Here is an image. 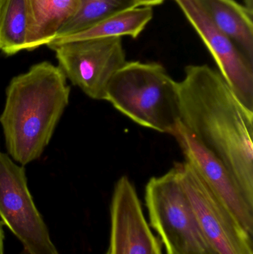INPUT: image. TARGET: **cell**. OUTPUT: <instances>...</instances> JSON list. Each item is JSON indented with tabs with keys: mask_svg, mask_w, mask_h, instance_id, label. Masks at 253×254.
I'll return each mask as SVG.
<instances>
[{
	"mask_svg": "<svg viewBox=\"0 0 253 254\" xmlns=\"http://www.w3.org/2000/svg\"><path fill=\"white\" fill-rule=\"evenodd\" d=\"M215 60L220 74L241 101L253 110V64L212 22L198 0H172Z\"/></svg>",
	"mask_w": 253,
	"mask_h": 254,
	"instance_id": "8",
	"label": "cell"
},
{
	"mask_svg": "<svg viewBox=\"0 0 253 254\" xmlns=\"http://www.w3.org/2000/svg\"><path fill=\"white\" fill-rule=\"evenodd\" d=\"M152 18V7L134 6L116 12L80 32L53 40L49 44L89 39L122 38L124 36L135 39L145 29Z\"/></svg>",
	"mask_w": 253,
	"mask_h": 254,
	"instance_id": "13",
	"label": "cell"
},
{
	"mask_svg": "<svg viewBox=\"0 0 253 254\" xmlns=\"http://www.w3.org/2000/svg\"><path fill=\"white\" fill-rule=\"evenodd\" d=\"M105 254H108V252H107L106 253H105Z\"/></svg>",
	"mask_w": 253,
	"mask_h": 254,
	"instance_id": "18",
	"label": "cell"
},
{
	"mask_svg": "<svg viewBox=\"0 0 253 254\" xmlns=\"http://www.w3.org/2000/svg\"><path fill=\"white\" fill-rule=\"evenodd\" d=\"M108 254H163L144 215L136 188L127 176L114 185Z\"/></svg>",
	"mask_w": 253,
	"mask_h": 254,
	"instance_id": "9",
	"label": "cell"
},
{
	"mask_svg": "<svg viewBox=\"0 0 253 254\" xmlns=\"http://www.w3.org/2000/svg\"><path fill=\"white\" fill-rule=\"evenodd\" d=\"M134 6H137L134 0H80L78 11L59 30L54 40L80 32L116 12Z\"/></svg>",
	"mask_w": 253,
	"mask_h": 254,
	"instance_id": "15",
	"label": "cell"
},
{
	"mask_svg": "<svg viewBox=\"0 0 253 254\" xmlns=\"http://www.w3.org/2000/svg\"><path fill=\"white\" fill-rule=\"evenodd\" d=\"M175 165L202 233L214 252L217 254H253V237L194 167L186 161Z\"/></svg>",
	"mask_w": 253,
	"mask_h": 254,
	"instance_id": "7",
	"label": "cell"
},
{
	"mask_svg": "<svg viewBox=\"0 0 253 254\" xmlns=\"http://www.w3.org/2000/svg\"><path fill=\"white\" fill-rule=\"evenodd\" d=\"M25 49L35 50L54 40L59 30L78 11L80 0H25Z\"/></svg>",
	"mask_w": 253,
	"mask_h": 254,
	"instance_id": "11",
	"label": "cell"
},
{
	"mask_svg": "<svg viewBox=\"0 0 253 254\" xmlns=\"http://www.w3.org/2000/svg\"><path fill=\"white\" fill-rule=\"evenodd\" d=\"M47 46L55 52L58 66L66 78L88 97L98 101H105L110 81L126 63L121 37L51 43Z\"/></svg>",
	"mask_w": 253,
	"mask_h": 254,
	"instance_id": "5",
	"label": "cell"
},
{
	"mask_svg": "<svg viewBox=\"0 0 253 254\" xmlns=\"http://www.w3.org/2000/svg\"><path fill=\"white\" fill-rule=\"evenodd\" d=\"M178 90L180 123L224 164L253 205V110L205 64L187 65Z\"/></svg>",
	"mask_w": 253,
	"mask_h": 254,
	"instance_id": "1",
	"label": "cell"
},
{
	"mask_svg": "<svg viewBox=\"0 0 253 254\" xmlns=\"http://www.w3.org/2000/svg\"><path fill=\"white\" fill-rule=\"evenodd\" d=\"M25 0H0V51L7 56L25 49Z\"/></svg>",
	"mask_w": 253,
	"mask_h": 254,
	"instance_id": "14",
	"label": "cell"
},
{
	"mask_svg": "<svg viewBox=\"0 0 253 254\" xmlns=\"http://www.w3.org/2000/svg\"><path fill=\"white\" fill-rule=\"evenodd\" d=\"M215 25L253 64V13L236 0H198Z\"/></svg>",
	"mask_w": 253,
	"mask_h": 254,
	"instance_id": "12",
	"label": "cell"
},
{
	"mask_svg": "<svg viewBox=\"0 0 253 254\" xmlns=\"http://www.w3.org/2000/svg\"><path fill=\"white\" fill-rule=\"evenodd\" d=\"M145 201L150 226L166 254H217L202 233L176 166L149 180Z\"/></svg>",
	"mask_w": 253,
	"mask_h": 254,
	"instance_id": "4",
	"label": "cell"
},
{
	"mask_svg": "<svg viewBox=\"0 0 253 254\" xmlns=\"http://www.w3.org/2000/svg\"><path fill=\"white\" fill-rule=\"evenodd\" d=\"M165 0H134L137 6H148V7L160 5Z\"/></svg>",
	"mask_w": 253,
	"mask_h": 254,
	"instance_id": "16",
	"label": "cell"
},
{
	"mask_svg": "<svg viewBox=\"0 0 253 254\" xmlns=\"http://www.w3.org/2000/svg\"><path fill=\"white\" fill-rule=\"evenodd\" d=\"M173 136L181 147L185 161L194 167L218 199L253 237V205L250 204L230 172L181 123Z\"/></svg>",
	"mask_w": 253,
	"mask_h": 254,
	"instance_id": "10",
	"label": "cell"
},
{
	"mask_svg": "<svg viewBox=\"0 0 253 254\" xmlns=\"http://www.w3.org/2000/svg\"><path fill=\"white\" fill-rule=\"evenodd\" d=\"M67 78L44 61L16 76L6 89L0 125L9 156L25 166L40 158L69 102Z\"/></svg>",
	"mask_w": 253,
	"mask_h": 254,
	"instance_id": "2",
	"label": "cell"
},
{
	"mask_svg": "<svg viewBox=\"0 0 253 254\" xmlns=\"http://www.w3.org/2000/svg\"><path fill=\"white\" fill-rule=\"evenodd\" d=\"M0 217L27 254H59L28 190L24 166L1 152Z\"/></svg>",
	"mask_w": 253,
	"mask_h": 254,
	"instance_id": "6",
	"label": "cell"
},
{
	"mask_svg": "<svg viewBox=\"0 0 253 254\" xmlns=\"http://www.w3.org/2000/svg\"><path fill=\"white\" fill-rule=\"evenodd\" d=\"M2 222H0V254L4 253V234L2 228Z\"/></svg>",
	"mask_w": 253,
	"mask_h": 254,
	"instance_id": "17",
	"label": "cell"
},
{
	"mask_svg": "<svg viewBox=\"0 0 253 254\" xmlns=\"http://www.w3.org/2000/svg\"><path fill=\"white\" fill-rule=\"evenodd\" d=\"M105 101L140 126L173 135L180 124L178 82L158 63L127 62L107 88Z\"/></svg>",
	"mask_w": 253,
	"mask_h": 254,
	"instance_id": "3",
	"label": "cell"
}]
</instances>
